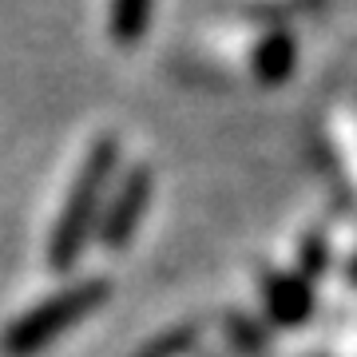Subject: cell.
Returning <instances> with one entry per match:
<instances>
[{"mask_svg":"<svg viewBox=\"0 0 357 357\" xmlns=\"http://www.w3.org/2000/svg\"><path fill=\"white\" fill-rule=\"evenodd\" d=\"M139 13L147 16V0H115V32L131 36L139 28Z\"/></svg>","mask_w":357,"mask_h":357,"instance_id":"2","label":"cell"},{"mask_svg":"<svg viewBox=\"0 0 357 357\" xmlns=\"http://www.w3.org/2000/svg\"><path fill=\"white\" fill-rule=\"evenodd\" d=\"M96 294H100V290L76 286V290L64 294V298L36 306V314H28V318L13 321V330L4 333V349H8V354H28V349L44 345V337H52L56 330H64L68 321H76L79 314L96 302Z\"/></svg>","mask_w":357,"mask_h":357,"instance_id":"1","label":"cell"}]
</instances>
